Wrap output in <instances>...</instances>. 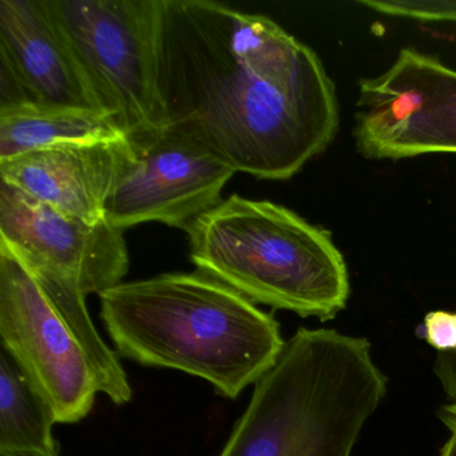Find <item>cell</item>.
Returning a JSON list of instances; mask_svg holds the SVG:
<instances>
[{
  "label": "cell",
  "instance_id": "1",
  "mask_svg": "<svg viewBox=\"0 0 456 456\" xmlns=\"http://www.w3.org/2000/svg\"><path fill=\"white\" fill-rule=\"evenodd\" d=\"M159 90L167 126L260 180H289L338 130L319 55L271 18L210 0H162Z\"/></svg>",
  "mask_w": 456,
  "mask_h": 456
},
{
  "label": "cell",
  "instance_id": "2",
  "mask_svg": "<svg viewBox=\"0 0 456 456\" xmlns=\"http://www.w3.org/2000/svg\"><path fill=\"white\" fill-rule=\"evenodd\" d=\"M100 298L122 357L204 379L229 399L257 383L287 343L271 314L201 271L121 282Z\"/></svg>",
  "mask_w": 456,
  "mask_h": 456
},
{
  "label": "cell",
  "instance_id": "3",
  "mask_svg": "<svg viewBox=\"0 0 456 456\" xmlns=\"http://www.w3.org/2000/svg\"><path fill=\"white\" fill-rule=\"evenodd\" d=\"M387 388L367 338L300 328L217 456H351Z\"/></svg>",
  "mask_w": 456,
  "mask_h": 456
},
{
  "label": "cell",
  "instance_id": "4",
  "mask_svg": "<svg viewBox=\"0 0 456 456\" xmlns=\"http://www.w3.org/2000/svg\"><path fill=\"white\" fill-rule=\"evenodd\" d=\"M186 233L197 271L252 303L320 322L348 304V268L330 232L282 205L233 194Z\"/></svg>",
  "mask_w": 456,
  "mask_h": 456
},
{
  "label": "cell",
  "instance_id": "5",
  "mask_svg": "<svg viewBox=\"0 0 456 456\" xmlns=\"http://www.w3.org/2000/svg\"><path fill=\"white\" fill-rule=\"evenodd\" d=\"M95 108L126 137L167 127L159 90L162 0H44Z\"/></svg>",
  "mask_w": 456,
  "mask_h": 456
},
{
  "label": "cell",
  "instance_id": "6",
  "mask_svg": "<svg viewBox=\"0 0 456 456\" xmlns=\"http://www.w3.org/2000/svg\"><path fill=\"white\" fill-rule=\"evenodd\" d=\"M234 170L173 127L125 138L105 218L125 231L161 223L188 231L217 207Z\"/></svg>",
  "mask_w": 456,
  "mask_h": 456
},
{
  "label": "cell",
  "instance_id": "7",
  "mask_svg": "<svg viewBox=\"0 0 456 456\" xmlns=\"http://www.w3.org/2000/svg\"><path fill=\"white\" fill-rule=\"evenodd\" d=\"M354 137L368 159L456 153V70L412 47L359 84Z\"/></svg>",
  "mask_w": 456,
  "mask_h": 456
},
{
  "label": "cell",
  "instance_id": "8",
  "mask_svg": "<svg viewBox=\"0 0 456 456\" xmlns=\"http://www.w3.org/2000/svg\"><path fill=\"white\" fill-rule=\"evenodd\" d=\"M0 338L57 423H78L94 407L97 379L81 344L41 285L0 245Z\"/></svg>",
  "mask_w": 456,
  "mask_h": 456
},
{
  "label": "cell",
  "instance_id": "9",
  "mask_svg": "<svg viewBox=\"0 0 456 456\" xmlns=\"http://www.w3.org/2000/svg\"><path fill=\"white\" fill-rule=\"evenodd\" d=\"M0 245L34 276L85 297L121 284L129 271L124 231L106 218L92 223L61 212L4 180Z\"/></svg>",
  "mask_w": 456,
  "mask_h": 456
},
{
  "label": "cell",
  "instance_id": "10",
  "mask_svg": "<svg viewBox=\"0 0 456 456\" xmlns=\"http://www.w3.org/2000/svg\"><path fill=\"white\" fill-rule=\"evenodd\" d=\"M26 105L98 110L44 0H0V110Z\"/></svg>",
  "mask_w": 456,
  "mask_h": 456
},
{
  "label": "cell",
  "instance_id": "11",
  "mask_svg": "<svg viewBox=\"0 0 456 456\" xmlns=\"http://www.w3.org/2000/svg\"><path fill=\"white\" fill-rule=\"evenodd\" d=\"M118 141L63 142L0 161V180L69 215L97 223L121 159Z\"/></svg>",
  "mask_w": 456,
  "mask_h": 456
},
{
  "label": "cell",
  "instance_id": "12",
  "mask_svg": "<svg viewBox=\"0 0 456 456\" xmlns=\"http://www.w3.org/2000/svg\"><path fill=\"white\" fill-rule=\"evenodd\" d=\"M126 138L116 119L89 108L26 105L0 110V161L63 142Z\"/></svg>",
  "mask_w": 456,
  "mask_h": 456
},
{
  "label": "cell",
  "instance_id": "13",
  "mask_svg": "<svg viewBox=\"0 0 456 456\" xmlns=\"http://www.w3.org/2000/svg\"><path fill=\"white\" fill-rule=\"evenodd\" d=\"M50 405L34 391L14 360L0 354V456H61Z\"/></svg>",
  "mask_w": 456,
  "mask_h": 456
},
{
  "label": "cell",
  "instance_id": "14",
  "mask_svg": "<svg viewBox=\"0 0 456 456\" xmlns=\"http://www.w3.org/2000/svg\"><path fill=\"white\" fill-rule=\"evenodd\" d=\"M357 4L388 17L456 23V0H359Z\"/></svg>",
  "mask_w": 456,
  "mask_h": 456
},
{
  "label": "cell",
  "instance_id": "15",
  "mask_svg": "<svg viewBox=\"0 0 456 456\" xmlns=\"http://www.w3.org/2000/svg\"><path fill=\"white\" fill-rule=\"evenodd\" d=\"M416 335L437 354H456V312H428Z\"/></svg>",
  "mask_w": 456,
  "mask_h": 456
},
{
  "label": "cell",
  "instance_id": "16",
  "mask_svg": "<svg viewBox=\"0 0 456 456\" xmlns=\"http://www.w3.org/2000/svg\"><path fill=\"white\" fill-rule=\"evenodd\" d=\"M434 372L448 399L456 403V354H437Z\"/></svg>",
  "mask_w": 456,
  "mask_h": 456
},
{
  "label": "cell",
  "instance_id": "17",
  "mask_svg": "<svg viewBox=\"0 0 456 456\" xmlns=\"http://www.w3.org/2000/svg\"><path fill=\"white\" fill-rule=\"evenodd\" d=\"M437 418L443 426L456 436V403H447L437 410Z\"/></svg>",
  "mask_w": 456,
  "mask_h": 456
},
{
  "label": "cell",
  "instance_id": "18",
  "mask_svg": "<svg viewBox=\"0 0 456 456\" xmlns=\"http://www.w3.org/2000/svg\"><path fill=\"white\" fill-rule=\"evenodd\" d=\"M439 456H456V436L455 435H451L448 437L447 442L443 445L442 450H440Z\"/></svg>",
  "mask_w": 456,
  "mask_h": 456
}]
</instances>
